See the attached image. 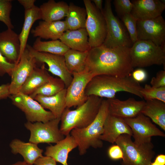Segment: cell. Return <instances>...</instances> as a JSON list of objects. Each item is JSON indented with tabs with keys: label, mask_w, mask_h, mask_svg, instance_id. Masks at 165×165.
I'll list each match as a JSON object with an SVG mask.
<instances>
[{
	"label": "cell",
	"mask_w": 165,
	"mask_h": 165,
	"mask_svg": "<svg viewBox=\"0 0 165 165\" xmlns=\"http://www.w3.org/2000/svg\"><path fill=\"white\" fill-rule=\"evenodd\" d=\"M68 30L64 21H40L38 25L32 29L31 32L35 37L51 40L59 39L63 34Z\"/></svg>",
	"instance_id": "44dd1931"
},
{
	"label": "cell",
	"mask_w": 165,
	"mask_h": 165,
	"mask_svg": "<svg viewBox=\"0 0 165 165\" xmlns=\"http://www.w3.org/2000/svg\"><path fill=\"white\" fill-rule=\"evenodd\" d=\"M107 100L109 114L123 119L134 118L141 113L145 103L131 97L124 101L115 98Z\"/></svg>",
	"instance_id": "2e32d148"
},
{
	"label": "cell",
	"mask_w": 165,
	"mask_h": 165,
	"mask_svg": "<svg viewBox=\"0 0 165 165\" xmlns=\"http://www.w3.org/2000/svg\"><path fill=\"white\" fill-rule=\"evenodd\" d=\"M9 147L13 154H20L23 157L24 161L30 164L33 165L38 158L43 156V150L37 145L29 142H25L15 139L10 142Z\"/></svg>",
	"instance_id": "603a6c76"
},
{
	"label": "cell",
	"mask_w": 165,
	"mask_h": 165,
	"mask_svg": "<svg viewBox=\"0 0 165 165\" xmlns=\"http://www.w3.org/2000/svg\"><path fill=\"white\" fill-rule=\"evenodd\" d=\"M123 119L131 128L134 142L136 145L151 142L153 136H165V134L153 124L148 117L141 113L135 117Z\"/></svg>",
	"instance_id": "8fae6325"
},
{
	"label": "cell",
	"mask_w": 165,
	"mask_h": 165,
	"mask_svg": "<svg viewBox=\"0 0 165 165\" xmlns=\"http://www.w3.org/2000/svg\"><path fill=\"white\" fill-rule=\"evenodd\" d=\"M66 88L64 82L60 78L53 77L46 83L36 90L29 96L33 98L37 95L50 96Z\"/></svg>",
	"instance_id": "1f68e13d"
},
{
	"label": "cell",
	"mask_w": 165,
	"mask_h": 165,
	"mask_svg": "<svg viewBox=\"0 0 165 165\" xmlns=\"http://www.w3.org/2000/svg\"><path fill=\"white\" fill-rule=\"evenodd\" d=\"M88 52L70 49L64 54V56L66 68L72 75L85 70Z\"/></svg>",
	"instance_id": "f1b7e54d"
},
{
	"label": "cell",
	"mask_w": 165,
	"mask_h": 165,
	"mask_svg": "<svg viewBox=\"0 0 165 165\" xmlns=\"http://www.w3.org/2000/svg\"><path fill=\"white\" fill-rule=\"evenodd\" d=\"M37 38L32 47L35 51L64 56L70 49L60 40L43 41Z\"/></svg>",
	"instance_id": "4dcf8cb0"
},
{
	"label": "cell",
	"mask_w": 165,
	"mask_h": 165,
	"mask_svg": "<svg viewBox=\"0 0 165 165\" xmlns=\"http://www.w3.org/2000/svg\"><path fill=\"white\" fill-rule=\"evenodd\" d=\"M83 2L87 13L85 28L90 45L91 48L100 46L103 43L107 35L105 19L102 12L91 0H84Z\"/></svg>",
	"instance_id": "ba28073f"
},
{
	"label": "cell",
	"mask_w": 165,
	"mask_h": 165,
	"mask_svg": "<svg viewBox=\"0 0 165 165\" xmlns=\"http://www.w3.org/2000/svg\"><path fill=\"white\" fill-rule=\"evenodd\" d=\"M72 81L66 89V108L77 107L84 104L88 97L85 94L86 87L94 75L86 71L72 75Z\"/></svg>",
	"instance_id": "5bb4252c"
},
{
	"label": "cell",
	"mask_w": 165,
	"mask_h": 165,
	"mask_svg": "<svg viewBox=\"0 0 165 165\" xmlns=\"http://www.w3.org/2000/svg\"><path fill=\"white\" fill-rule=\"evenodd\" d=\"M141 113L165 131V103L156 100L146 101Z\"/></svg>",
	"instance_id": "4316f807"
},
{
	"label": "cell",
	"mask_w": 165,
	"mask_h": 165,
	"mask_svg": "<svg viewBox=\"0 0 165 165\" xmlns=\"http://www.w3.org/2000/svg\"><path fill=\"white\" fill-rule=\"evenodd\" d=\"M77 146L75 140L70 134L55 145L46 147L44 154L63 165H68L67 160L69 153Z\"/></svg>",
	"instance_id": "ffe728a7"
},
{
	"label": "cell",
	"mask_w": 165,
	"mask_h": 165,
	"mask_svg": "<svg viewBox=\"0 0 165 165\" xmlns=\"http://www.w3.org/2000/svg\"><path fill=\"white\" fill-rule=\"evenodd\" d=\"M108 114L107 99H103L97 116L90 124L86 127L74 129L71 131L70 134L77 144L80 155L85 154L90 147L95 148L102 147L103 142L100 138L103 133L104 123Z\"/></svg>",
	"instance_id": "277c9868"
},
{
	"label": "cell",
	"mask_w": 165,
	"mask_h": 165,
	"mask_svg": "<svg viewBox=\"0 0 165 165\" xmlns=\"http://www.w3.org/2000/svg\"><path fill=\"white\" fill-rule=\"evenodd\" d=\"M87 17L86 9L70 3L65 20L68 30L85 28Z\"/></svg>",
	"instance_id": "f546056e"
},
{
	"label": "cell",
	"mask_w": 165,
	"mask_h": 165,
	"mask_svg": "<svg viewBox=\"0 0 165 165\" xmlns=\"http://www.w3.org/2000/svg\"><path fill=\"white\" fill-rule=\"evenodd\" d=\"M123 134L132 136V132L130 127L123 119L108 113L104 123L103 131L100 139L113 144Z\"/></svg>",
	"instance_id": "d6986e66"
},
{
	"label": "cell",
	"mask_w": 165,
	"mask_h": 165,
	"mask_svg": "<svg viewBox=\"0 0 165 165\" xmlns=\"http://www.w3.org/2000/svg\"><path fill=\"white\" fill-rule=\"evenodd\" d=\"M18 2L24 8L25 10L30 9L35 5V0H18Z\"/></svg>",
	"instance_id": "7bdbcfd3"
},
{
	"label": "cell",
	"mask_w": 165,
	"mask_h": 165,
	"mask_svg": "<svg viewBox=\"0 0 165 165\" xmlns=\"http://www.w3.org/2000/svg\"><path fill=\"white\" fill-rule=\"evenodd\" d=\"M66 89L50 96H35L33 99L38 101L44 109L50 110L56 118H61L66 108Z\"/></svg>",
	"instance_id": "cb8c5ba5"
},
{
	"label": "cell",
	"mask_w": 165,
	"mask_h": 165,
	"mask_svg": "<svg viewBox=\"0 0 165 165\" xmlns=\"http://www.w3.org/2000/svg\"><path fill=\"white\" fill-rule=\"evenodd\" d=\"M121 19L133 44L138 40L137 23L138 20L131 13L123 15Z\"/></svg>",
	"instance_id": "836d02e7"
},
{
	"label": "cell",
	"mask_w": 165,
	"mask_h": 165,
	"mask_svg": "<svg viewBox=\"0 0 165 165\" xmlns=\"http://www.w3.org/2000/svg\"><path fill=\"white\" fill-rule=\"evenodd\" d=\"M20 43L19 35L12 29L0 32V52L9 62L17 64L19 61Z\"/></svg>",
	"instance_id": "ac0fdd59"
},
{
	"label": "cell",
	"mask_w": 165,
	"mask_h": 165,
	"mask_svg": "<svg viewBox=\"0 0 165 165\" xmlns=\"http://www.w3.org/2000/svg\"><path fill=\"white\" fill-rule=\"evenodd\" d=\"M68 6L64 1L56 2L54 0H49L39 7L42 19L47 22L61 20L66 16Z\"/></svg>",
	"instance_id": "d4e9b609"
},
{
	"label": "cell",
	"mask_w": 165,
	"mask_h": 165,
	"mask_svg": "<svg viewBox=\"0 0 165 165\" xmlns=\"http://www.w3.org/2000/svg\"><path fill=\"white\" fill-rule=\"evenodd\" d=\"M133 68L165 64V47L149 40H138L130 48Z\"/></svg>",
	"instance_id": "8992f818"
},
{
	"label": "cell",
	"mask_w": 165,
	"mask_h": 165,
	"mask_svg": "<svg viewBox=\"0 0 165 165\" xmlns=\"http://www.w3.org/2000/svg\"><path fill=\"white\" fill-rule=\"evenodd\" d=\"M150 165H165V155L163 154L158 155L154 161L151 163Z\"/></svg>",
	"instance_id": "ee69618b"
},
{
	"label": "cell",
	"mask_w": 165,
	"mask_h": 165,
	"mask_svg": "<svg viewBox=\"0 0 165 165\" xmlns=\"http://www.w3.org/2000/svg\"><path fill=\"white\" fill-rule=\"evenodd\" d=\"M103 100L98 96H90L75 110L66 108L60 118V130L61 133L66 136L73 129L82 128L90 124L97 116Z\"/></svg>",
	"instance_id": "3957f363"
},
{
	"label": "cell",
	"mask_w": 165,
	"mask_h": 165,
	"mask_svg": "<svg viewBox=\"0 0 165 165\" xmlns=\"http://www.w3.org/2000/svg\"><path fill=\"white\" fill-rule=\"evenodd\" d=\"M113 3L116 12L121 18L126 14L131 13L133 4L130 0H115Z\"/></svg>",
	"instance_id": "d590c367"
},
{
	"label": "cell",
	"mask_w": 165,
	"mask_h": 165,
	"mask_svg": "<svg viewBox=\"0 0 165 165\" xmlns=\"http://www.w3.org/2000/svg\"><path fill=\"white\" fill-rule=\"evenodd\" d=\"M141 87L131 75L120 77L99 75L94 76L90 81L85 94L87 97L93 95L109 99L115 98L117 92L123 91L142 98L140 92Z\"/></svg>",
	"instance_id": "7a4b0ae2"
},
{
	"label": "cell",
	"mask_w": 165,
	"mask_h": 165,
	"mask_svg": "<svg viewBox=\"0 0 165 165\" xmlns=\"http://www.w3.org/2000/svg\"><path fill=\"white\" fill-rule=\"evenodd\" d=\"M12 2L11 0H0V21L4 23L7 28L13 29L14 27L10 17Z\"/></svg>",
	"instance_id": "e575fe53"
},
{
	"label": "cell",
	"mask_w": 165,
	"mask_h": 165,
	"mask_svg": "<svg viewBox=\"0 0 165 165\" xmlns=\"http://www.w3.org/2000/svg\"><path fill=\"white\" fill-rule=\"evenodd\" d=\"M138 40L150 41L165 47V21L161 15L154 18L138 20Z\"/></svg>",
	"instance_id": "4fadbf2b"
},
{
	"label": "cell",
	"mask_w": 165,
	"mask_h": 165,
	"mask_svg": "<svg viewBox=\"0 0 165 165\" xmlns=\"http://www.w3.org/2000/svg\"><path fill=\"white\" fill-rule=\"evenodd\" d=\"M9 97L13 104L24 113L28 122L45 123L56 118L51 112L46 110L29 95L20 92Z\"/></svg>",
	"instance_id": "30bf717a"
},
{
	"label": "cell",
	"mask_w": 165,
	"mask_h": 165,
	"mask_svg": "<svg viewBox=\"0 0 165 165\" xmlns=\"http://www.w3.org/2000/svg\"><path fill=\"white\" fill-rule=\"evenodd\" d=\"M131 77L136 82L139 83L145 81L147 78V74L143 69L139 68L133 71Z\"/></svg>",
	"instance_id": "ab89813d"
},
{
	"label": "cell",
	"mask_w": 165,
	"mask_h": 165,
	"mask_svg": "<svg viewBox=\"0 0 165 165\" xmlns=\"http://www.w3.org/2000/svg\"><path fill=\"white\" fill-rule=\"evenodd\" d=\"M42 19L39 7L35 6L32 8L24 11V19L23 26L19 35L20 43V58L25 49L29 34L34 23L37 20Z\"/></svg>",
	"instance_id": "83f0119b"
},
{
	"label": "cell",
	"mask_w": 165,
	"mask_h": 165,
	"mask_svg": "<svg viewBox=\"0 0 165 165\" xmlns=\"http://www.w3.org/2000/svg\"><path fill=\"white\" fill-rule=\"evenodd\" d=\"M26 47L30 55L35 59L37 62L46 64L49 68L47 70L61 79L64 82L66 88L68 87L73 76L66 68L64 56L38 52L29 45H27Z\"/></svg>",
	"instance_id": "7c38bea8"
},
{
	"label": "cell",
	"mask_w": 165,
	"mask_h": 165,
	"mask_svg": "<svg viewBox=\"0 0 165 165\" xmlns=\"http://www.w3.org/2000/svg\"><path fill=\"white\" fill-rule=\"evenodd\" d=\"M59 40L70 49L81 52L89 51L91 47L85 28L75 30H67Z\"/></svg>",
	"instance_id": "7402d4cb"
},
{
	"label": "cell",
	"mask_w": 165,
	"mask_h": 165,
	"mask_svg": "<svg viewBox=\"0 0 165 165\" xmlns=\"http://www.w3.org/2000/svg\"><path fill=\"white\" fill-rule=\"evenodd\" d=\"M9 84H3L0 86V100L6 99L11 95Z\"/></svg>",
	"instance_id": "b9f144b4"
},
{
	"label": "cell",
	"mask_w": 165,
	"mask_h": 165,
	"mask_svg": "<svg viewBox=\"0 0 165 165\" xmlns=\"http://www.w3.org/2000/svg\"><path fill=\"white\" fill-rule=\"evenodd\" d=\"M10 165H32L29 164L23 161H19L16 162V163Z\"/></svg>",
	"instance_id": "bcb514c9"
},
{
	"label": "cell",
	"mask_w": 165,
	"mask_h": 165,
	"mask_svg": "<svg viewBox=\"0 0 165 165\" xmlns=\"http://www.w3.org/2000/svg\"><path fill=\"white\" fill-rule=\"evenodd\" d=\"M35 165H57L56 162L52 157L45 156L38 158L35 161Z\"/></svg>",
	"instance_id": "60d3db41"
},
{
	"label": "cell",
	"mask_w": 165,
	"mask_h": 165,
	"mask_svg": "<svg viewBox=\"0 0 165 165\" xmlns=\"http://www.w3.org/2000/svg\"><path fill=\"white\" fill-rule=\"evenodd\" d=\"M111 2L105 1L102 12L107 28L106 37L102 45L108 48L123 46L130 48L133 44L124 25L114 15Z\"/></svg>",
	"instance_id": "52a82bcc"
},
{
	"label": "cell",
	"mask_w": 165,
	"mask_h": 165,
	"mask_svg": "<svg viewBox=\"0 0 165 165\" xmlns=\"http://www.w3.org/2000/svg\"><path fill=\"white\" fill-rule=\"evenodd\" d=\"M131 136L123 134L116 139L115 143L123 152L122 165H150L155 154L152 142L137 145L131 138Z\"/></svg>",
	"instance_id": "5b68a950"
},
{
	"label": "cell",
	"mask_w": 165,
	"mask_h": 165,
	"mask_svg": "<svg viewBox=\"0 0 165 165\" xmlns=\"http://www.w3.org/2000/svg\"><path fill=\"white\" fill-rule=\"evenodd\" d=\"M150 84L152 86L156 87L165 86V70L158 72L156 75L152 78Z\"/></svg>",
	"instance_id": "74e56055"
},
{
	"label": "cell",
	"mask_w": 165,
	"mask_h": 165,
	"mask_svg": "<svg viewBox=\"0 0 165 165\" xmlns=\"http://www.w3.org/2000/svg\"><path fill=\"white\" fill-rule=\"evenodd\" d=\"M16 65L8 61L0 52V76L7 74L11 76Z\"/></svg>",
	"instance_id": "8d00e7d4"
},
{
	"label": "cell",
	"mask_w": 165,
	"mask_h": 165,
	"mask_svg": "<svg viewBox=\"0 0 165 165\" xmlns=\"http://www.w3.org/2000/svg\"><path fill=\"white\" fill-rule=\"evenodd\" d=\"M36 63L35 59L30 55L26 47L11 75V82L9 84L11 95L20 92L22 86L36 67Z\"/></svg>",
	"instance_id": "9a60e30c"
},
{
	"label": "cell",
	"mask_w": 165,
	"mask_h": 165,
	"mask_svg": "<svg viewBox=\"0 0 165 165\" xmlns=\"http://www.w3.org/2000/svg\"><path fill=\"white\" fill-rule=\"evenodd\" d=\"M108 154L109 157L112 160H122L123 158L122 150L117 145L111 146L108 150Z\"/></svg>",
	"instance_id": "f35d334b"
},
{
	"label": "cell",
	"mask_w": 165,
	"mask_h": 165,
	"mask_svg": "<svg viewBox=\"0 0 165 165\" xmlns=\"http://www.w3.org/2000/svg\"><path fill=\"white\" fill-rule=\"evenodd\" d=\"M60 118L46 123L27 122L24 126L30 132L29 142L37 145L40 143H57L64 138L59 127Z\"/></svg>",
	"instance_id": "9c48e42d"
},
{
	"label": "cell",
	"mask_w": 165,
	"mask_h": 165,
	"mask_svg": "<svg viewBox=\"0 0 165 165\" xmlns=\"http://www.w3.org/2000/svg\"><path fill=\"white\" fill-rule=\"evenodd\" d=\"M92 1L94 2L95 7L102 12L103 9V1L102 0H93Z\"/></svg>",
	"instance_id": "f6af8a7d"
},
{
	"label": "cell",
	"mask_w": 165,
	"mask_h": 165,
	"mask_svg": "<svg viewBox=\"0 0 165 165\" xmlns=\"http://www.w3.org/2000/svg\"><path fill=\"white\" fill-rule=\"evenodd\" d=\"M133 70L130 48H108L102 45L88 51L85 71L94 76L107 75L125 77L130 75Z\"/></svg>",
	"instance_id": "6da1fadb"
},
{
	"label": "cell",
	"mask_w": 165,
	"mask_h": 165,
	"mask_svg": "<svg viewBox=\"0 0 165 165\" xmlns=\"http://www.w3.org/2000/svg\"><path fill=\"white\" fill-rule=\"evenodd\" d=\"M131 14L138 20H146L161 15L165 9V0H134Z\"/></svg>",
	"instance_id": "e0dca14e"
},
{
	"label": "cell",
	"mask_w": 165,
	"mask_h": 165,
	"mask_svg": "<svg viewBox=\"0 0 165 165\" xmlns=\"http://www.w3.org/2000/svg\"><path fill=\"white\" fill-rule=\"evenodd\" d=\"M52 77L47 72L45 64L35 67L22 86L20 92L29 95L47 82Z\"/></svg>",
	"instance_id": "484cf974"
},
{
	"label": "cell",
	"mask_w": 165,
	"mask_h": 165,
	"mask_svg": "<svg viewBox=\"0 0 165 165\" xmlns=\"http://www.w3.org/2000/svg\"><path fill=\"white\" fill-rule=\"evenodd\" d=\"M140 92L146 101L156 100L165 103V86L156 87L146 84Z\"/></svg>",
	"instance_id": "d6a6232c"
}]
</instances>
